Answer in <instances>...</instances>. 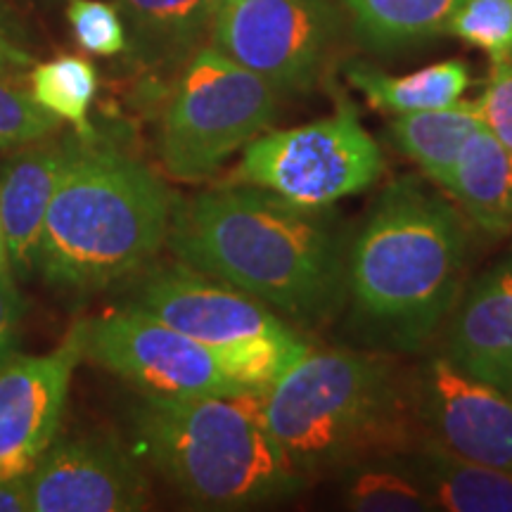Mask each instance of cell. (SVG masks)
Masks as SVG:
<instances>
[{
    "label": "cell",
    "mask_w": 512,
    "mask_h": 512,
    "mask_svg": "<svg viewBox=\"0 0 512 512\" xmlns=\"http://www.w3.org/2000/svg\"><path fill=\"white\" fill-rule=\"evenodd\" d=\"M280 95L219 48L202 46L178 69L159 124L157 147L166 174L185 183L214 176L249 140L271 128Z\"/></svg>",
    "instance_id": "cell-7"
},
{
    "label": "cell",
    "mask_w": 512,
    "mask_h": 512,
    "mask_svg": "<svg viewBox=\"0 0 512 512\" xmlns=\"http://www.w3.org/2000/svg\"><path fill=\"white\" fill-rule=\"evenodd\" d=\"M226 3H235V0H219V8H221V5H226Z\"/></svg>",
    "instance_id": "cell-33"
},
{
    "label": "cell",
    "mask_w": 512,
    "mask_h": 512,
    "mask_svg": "<svg viewBox=\"0 0 512 512\" xmlns=\"http://www.w3.org/2000/svg\"><path fill=\"white\" fill-rule=\"evenodd\" d=\"M34 55L19 41L17 29L0 27V76L17 79L34 67Z\"/></svg>",
    "instance_id": "cell-29"
},
{
    "label": "cell",
    "mask_w": 512,
    "mask_h": 512,
    "mask_svg": "<svg viewBox=\"0 0 512 512\" xmlns=\"http://www.w3.org/2000/svg\"><path fill=\"white\" fill-rule=\"evenodd\" d=\"M484 126L477 100H458L448 107L396 114L389 124L394 147L413 159L422 174L444 188L465 140Z\"/></svg>",
    "instance_id": "cell-19"
},
{
    "label": "cell",
    "mask_w": 512,
    "mask_h": 512,
    "mask_svg": "<svg viewBox=\"0 0 512 512\" xmlns=\"http://www.w3.org/2000/svg\"><path fill=\"white\" fill-rule=\"evenodd\" d=\"M444 190L489 235L512 233V150L486 124L465 140Z\"/></svg>",
    "instance_id": "cell-18"
},
{
    "label": "cell",
    "mask_w": 512,
    "mask_h": 512,
    "mask_svg": "<svg viewBox=\"0 0 512 512\" xmlns=\"http://www.w3.org/2000/svg\"><path fill=\"white\" fill-rule=\"evenodd\" d=\"M382 166L380 145L363 128L356 107L339 100L330 117L249 140L235 176L302 207H332L368 190Z\"/></svg>",
    "instance_id": "cell-8"
},
{
    "label": "cell",
    "mask_w": 512,
    "mask_h": 512,
    "mask_svg": "<svg viewBox=\"0 0 512 512\" xmlns=\"http://www.w3.org/2000/svg\"><path fill=\"white\" fill-rule=\"evenodd\" d=\"M67 157V138H43L19 147L0 171V228L12 273H36L43 223Z\"/></svg>",
    "instance_id": "cell-15"
},
{
    "label": "cell",
    "mask_w": 512,
    "mask_h": 512,
    "mask_svg": "<svg viewBox=\"0 0 512 512\" xmlns=\"http://www.w3.org/2000/svg\"><path fill=\"white\" fill-rule=\"evenodd\" d=\"M67 19L76 43L86 53L100 57L126 53L128 36L124 19L112 3H105V0H69Z\"/></svg>",
    "instance_id": "cell-26"
},
{
    "label": "cell",
    "mask_w": 512,
    "mask_h": 512,
    "mask_svg": "<svg viewBox=\"0 0 512 512\" xmlns=\"http://www.w3.org/2000/svg\"><path fill=\"white\" fill-rule=\"evenodd\" d=\"M413 411L422 437L460 458L512 472V399L434 356L415 373Z\"/></svg>",
    "instance_id": "cell-11"
},
{
    "label": "cell",
    "mask_w": 512,
    "mask_h": 512,
    "mask_svg": "<svg viewBox=\"0 0 512 512\" xmlns=\"http://www.w3.org/2000/svg\"><path fill=\"white\" fill-rule=\"evenodd\" d=\"M60 119L43 110L27 88L0 76V150H19L36 140L55 136Z\"/></svg>",
    "instance_id": "cell-25"
},
{
    "label": "cell",
    "mask_w": 512,
    "mask_h": 512,
    "mask_svg": "<svg viewBox=\"0 0 512 512\" xmlns=\"http://www.w3.org/2000/svg\"><path fill=\"white\" fill-rule=\"evenodd\" d=\"M19 325H22V297L12 271H0V368L17 356Z\"/></svg>",
    "instance_id": "cell-28"
},
{
    "label": "cell",
    "mask_w": 512,
    "mask_h": 512,
    "mask_svg": "<svg viewBox=\"0 0 512 512\" xmlns=\"http://www.w3.org/2000/svg\"><path fill=\"white\" fill-rule=\"evenodd\" d=\"M126 306L209 347L249 392H266L311 349L271 306L183 264L150 268Z\"/></svg>",
    "instance_id": "cell-6"
},
{
    "label": "cell",
    "mask_w": 512,
    "mask_h": 512,
    "mask_svg": "<svg viewBox=\"0 0 512 512\" xmlns=\"http://www.w3.org/2000/svg\"><path fill=\"white\" fill-rule=\"evenodd\" d=\"M347 79L375 110L394 117L448 107L463 100L472 86V72L463 60H444L403 76L356 62L347 67Z\"/></svg>",
    "instance_id": "cell-20"
},
{
    "label": "cell",
    "mask_w": 512,
    "mask_h": 512,
    "mask_svg": "<svg viewBox=\"0 0 512 512\" xmlns=\"http://www.w3.org/2000/svg\"><path fill=\"white\" fill-rule=\"evenodd\" d=\"M81 358L74 325L53 354L12 356L0 368V472L31 470L55 439Z\"/></svg>",
    "instance_id": "cell-13"
},
{
    "label": "cell",
    "mask_w": 512,
    "mask_h": 512,
    "mask_svg": "<svg viewBox=\"0 0 512 512\" xmlns=\"http://www.w3.org/2000/svg\"><path fill=\"white\" fill-rule=\"evenodd\" d=\"M31 512H136L150 508V484L114 439H62L29 472Z\"/></svg>",
    "instance_id": "cell-12"
},
{
    "label": "cell",
    "mask_w": 512,
    "mask_h": 512,
    "mask_svg": "<svg viewBox=\"0 0 512 512\" xmlns=\"http://www.w3.org/2000/svg\"><path fill=\"white\" fill-rule=\"evenodd\" d=\"M446 34L482 50L491 64L505 60L512 55V0H460Z\"/></svg>",
    "instance_id": "cell-24"
},
{
    "label": "cell",
    "mask_w": 512,
    "mask_h": 512,
    "mask_svg": "<svg viewBox=\"0 0 512 512\" xmlns=\"http://www.w3.org/2000/svg\"><path fill=\"white\" fill-rule=\"evenodd\" d=\"M460 0H342L354 31L373 50H403L446 34Z\"/></svg>",
    "instance_id": "cell-21"
},
{
    "label": "cell",
    "mask_w": 512,
    "mask_h": 512,
    "mask_svg": "<svg viewBox=\"0 0 512 512\" xmlns=\"http://www.w3.org/2000/svg\"><path fill=\"white\" fill-rule=\"evenodd\" d=\"M477 102L486 128L512 150V55L491 64L484 93Z\"/></svg>",
    "instance_id": "cell-27"
},
{
    "label": "cell",
    "mask_w": 512,
    "mask_h": 512,
    "mask_svg": "<svg viewBox=\"0 0 512 512\" xmlns=\"http://www.w3.org/2000/svg\"><path fill=\"white\" fill-rule=\"evenodd\" d=\"M29 93L43 110L74 124L79 136H93L88 112L98 95V69L81 55H60L29 69Z\"/></svg>",
    "instance_id": "cell-23"
},
{
    "label": "cell",
    "mask_w": 512,
    "mask_h": 512,
    "mask_svg": "<svg viewBox=\"0 0 512 512\" xmlns=\"http://www.w3.org/2000/svg\"><path fill=\"white\" fill-rule=\"evenodd\" d=\"M0 271H12V268H10V259H8V249H5L3 228H0Z\"/></svg>",
    "instance_id": "cell-31"
},
{
    "label": "cell",
    "mask_w": 512,
    "mask_h": 512,
    "mask_svg": "<svg viewBox=\"0 0 512 512\" xmlns=\"http://www.w3.org/2000/svg\"><path fill=\"white\" fill-rule=\"evenodd\" d=\"M131 430L147 463L195 508L249 510L292 498L309 482L275 441L264 392L143 394Z\"/></svg>",
    "instance_id": "cell-4"
},
{
    "label": "cell",
    "mask_w": 512,
    "mask_h": 512,
    "mask_svg": "<svg viewBox=\"0 0 512 512\" xmlns=\"http://www.w3.org/2000/svg\"><path fill=\"white\" fill-rule=\"evenodd\" d=\"M83 358L157 396H233L249 392L230 380L221 358L143 311H110L79 320Z\"/></svg>",
    "instance_id": "cell-10"
},
{
    "label": "cell",
    "mask_w": 512,
    "mask_h": 512,
    "mask_svg": "<svg viewBox=\"0 0 512 512\" xmlns=\"http://www.w3.org/2000/svg\"><path fill=\"white\" fill-rule=\"evenodd\" d=\"M453 311L446 361L512 399V249L463 290Z\"/></svg>",
    "instance_id": "cell-14"
},
{
    "label": "cell",
    "mask_w": 512,
    "mask_h": 512,
    "mask_svg": "<svg viewBox=\"0 0 512 512\" xmlns=\"http://www.w3.org/2000/svg\"><path fill=\"white\" fill-rule=\"evenodd\" d=\"M470 230L453 202L420 178L387 185L349 247L347 294L363 335L420 351L463 294Z\"/></svg>",
    "instance_id": "cell-2"
},
{
    "label": "cell",
    "mask_w": 512,
    "mask_h": 512,
    "mask_svg": "<svg viewBox=\"0 0 512 512\" xmlns=\"http://www.w3.org/2000/svg\"><path fill=\"white\" fill-rule=\"evenodd\" d=\"M285 458L304 477L401 453L418 437L411 387L387 356L306 351L264 392Z\"/></svg>",
    "instance_id": "cell-5"
},
{
    "label": "cell",
    "mask_w": 512,
    "mask_h": 512,
    "mask_svg": "<svg viewBox=\"0 0 512 512\" xmlns=\"http://www.w3.org/2000/svg\"><path fill=\"white\" fill-rule=\"evenodd\" d=\"M0 27H8V29H17L15 24H12V17L5 12L3 8H0Z\"/></svg>",
    "instance_id": "cell-32"
},
{
    "label": "cell",
    "mask_w": 512,
    "mask_h": 512,
    "mask_svg": "<svg viewBox=\"0 0 512 512\" xmlns=\"http://www.w3.org/2000/svg\"><path fill=\"white\" fill-rule=\"evenodd\" d=\"M342 17L328 0H235L221 5L211 46L280 93L309 91L339 41Z\"/></svg>",
    "instance_id": "cell-9"
},
{
    "label": "cell",
    "mask_w": 512,
    "mask_h": 512,
    "mask_svg": "<svg viewBox=\"0 0 512 512\" xmlns=\"http://www.w3.org/2000/svg\"><path fill=\"white\" fill-rule=\"evenodd\" d=\"M166 245L178 264L299 325L325 323L347 299V233L330 207H302L245 183L204 190L174 204Z\"/></svg>",
    "instance_id": "cell-1"
},
{
    "label": "cell",
    "mask_w": 512,
    "mask_h": 512,
    "mask_svg": "<svg viewBox=\"0 0 512 512\" xmlns=\"http://www.w3.org/2000/svg\"><path fill=\"white\" fill-rule=\"evenodd\" d=\"M342 505L358 512H430L437 510L403 453L368 458L342 470Z\"/></svg>",
    "instance_id": "cell-22"
},
{
    "label": "cell",
    "mask_w": 512,
    "mask_h": 512,
    "mask_svg": "<svg viewBox=\"0 0 512 512\" xmlns=\"http://www.w3.org/2000/svg\"><path fill=\"white\" fill-rule=\"evenodd\" d=\"M140 67L181 69L211 36L219 0H112Z\"/></svg>",
    "instance_id": "cell-16"
},
{
    "label": "cell",
    "mask_w": 512,
    "mask_h": 512,
    "mask_svg": "<svg viewBox=\"0 0 512 512\" xmlns=\"http://www.w3.org/2000/svg\"><path fill=\"white\" fill-rule=\"evenodd\" d=\"M98 136L67 138L36 273L81 297L143 271L169 235L174 197L150 166Z\"/></svg>",
    "instance_id": "cell-3"
},
{
    "label": "cell",
    "mask_w": 512,
    "mask_h": 512,
    "mask_svg": "<svg viewBox=\"0 0 512 512\" xmlns=\"http://www.w3.org/2000/svg\"><path fill=\"white\" fill-rule=\"evenodd\" d=\"M29 472H0V512H31Z\"/></svg>",
    "instance_id": "cell-30"
},
{
    "label": "cell",
    "mask_w": 512,
    "mask_h": 512,
    "mask_svg": "<svg viewBox=\"0 0 512 512\" xmlns=\"http://www.w3.org/2000/svg\"><path fill=\"white\" fill-rule=\"evenodd\" d=\"M401 453L430 491L437 510L512 512L510 470L460 458L420 432Z\"/></svg>",
    "instance_id": "cell-17"
}]
</instances>
